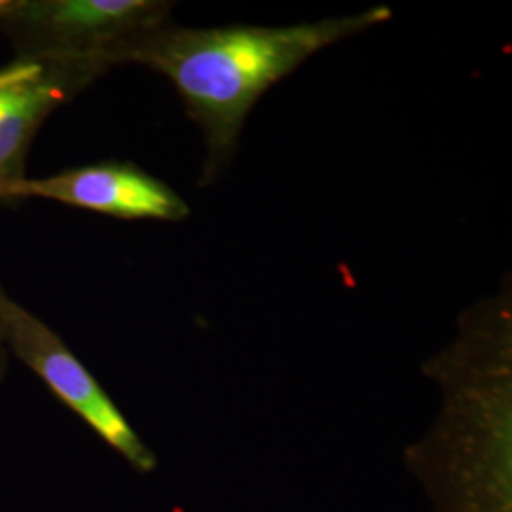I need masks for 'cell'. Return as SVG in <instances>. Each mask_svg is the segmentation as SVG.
<instances>
[{"label": "cell", "instance_id": "6da1fadb", "mask_svg": "<svg viewBox=\"0 0 512 512\" xmlns=\"http://www.w3.org/2000/svg\"><path fill=\"white\" fill-rule=\"evenodd\" d=\"M393 18L374 6L344 18L283 27H179L173 21L148 35L128 63L165 76L200 128L205 164L200 186L215 183L236 156L239 135L258 99L304 61L344 38Z\"/></svg>", "mask_w": 512, "mask_h": 512}, {"label": "cell", "instance_id": "7a4b0ae2", "mask_svg": "<svg viewBox=\"0 0 512 512\" xmlns=\"http://www.w3.org/2000/svg\"><path fill=\"white\" fill-rule=\"evenodd\" d=\"M173 6L165 0H18L0 31L16 59L109 73L126 65L148 35L171 23Z\"/></svg>", "mask_w": 512, "mask_h": 512}, {"label": "cell", "instance_id": "52a82bcc", "mask_svg": "<svg viewBox=\"0 0 512 512\" xmlns=\"http://www.w3.org/2000/svg\"><path fill=\"white\" fill-rule=\"evenodd\" d=\"M16 4H18V0H0V25L12 14Z\"/></svg>", "mask_w": 512, "mask_h": 512}, {"label": "cell", "instance_id": "3957f363", "mask_svg": "<svg viewBox=\"0 0 512 512\" xmlns=\"http://www.w3.org/2000/svg\"><path fill=\"white\" fill-rule=\"evenodd\" d=\"M0 321L10 357L27 366L55 397L84 421L137 473L150 475L158 458L133 429L103 385L35 313L0 291Z\"/></svg>", "mask_w": 512, "mask_h": 512}, {"label": "cell", "instance_id": "277c9868", "mask_svg": "<svg viewBox=\"0 0 512 512\" xmlns=\"http://www.w3.org/2000/svg\"><path fill=\"white\" fill-rule=\"evenodd\" d=\"M50 200L120 220L183 222L190 207L169 184L139 165L118 160L71 167L50 177H25L0 194L10 200Z\"/></svg>", "mask_w": 512, "mask_h": 512}, {"label": "cell", "instance_id": "8992f818", "mask_svg": "<svg viewBox=\"0 0 512 512\" xmlns=\"http://www.w3.org/2000/svg\"><path fill=\"white\" fill-rule=\"evenodd\" d=\"M0 291H2V285H0ZM8 365H10V353H8V348H6V340H4V332H2V321H0V384L6 378Z\"/></svg>", "mask_w": 512, "mask_h": 512}, {"label": "cell", "instance_id": "5b68a950", "mask_svg": "<svg viewBox=\"0 0 512 512\" xmlns=\"http://www.w3.org/2000/svg\"><path fill=\"white\" fill-rule=\"evenodd\" d=\"M103 74L88 65L16 57L0 67V194L27 177V154L48 116Z\"/></svg>", "mask_w": 512, "mask_h": 512}]
</instances>
